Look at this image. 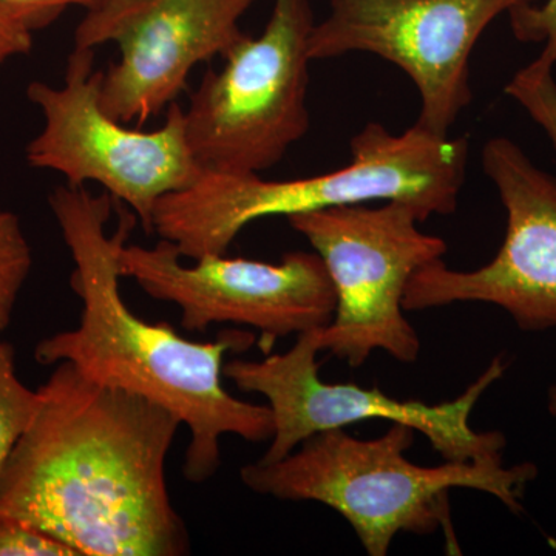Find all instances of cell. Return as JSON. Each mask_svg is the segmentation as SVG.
<instances>
[{"mask_svg": "<svg viewBox=\"0 0 556 556\" xmlns=\"http://www.w3.org/2000/svg\"><path fill=\"white\" fill-rule=\"evenodd\" d=\"M353 160L316 177L269 181L258 174L203 170L188 188L156 203L153 232L185 258L225 255L241 230L268 217L404 201L420 219L452 215L466 181L468 139L409 127L393 135L368 123L351 139Z\"/></svg>", "mask_w": 556, "mask_h": 556, "instance_id": "obj_3", "label": "cell"}, {"mask_svg": "<svg viewBox=\"0 0 556 556\" xmlns=\"http://www.w3.org/2000/svg\"><path fill=\"white\" fill-rule=\"evenodd\" d=\"M33 266L31 248L13 212L0 208V340Z\"/></svg>", "mask_w": 556, "mask_h": 556, "instance_id": "obj_14", "label": "cell"}, {"mask_svg": "<svg viewBox=\"0 0 556 556\" xmlns=\"http://www.w3.org/2000/svg\"><path fill=\"white\" fill-rule=\"evenodd\" d=\"M181 258L161 239L153 248L126 244L118 265L150 298L178 306L188 331L243 325L260 331L268 354L278 339L327 327L334 316V287L317 252H288L278 263L207 255L186 266Z\"/></svg>", "mask_w": 556, "mask_h": 556, "instance_id": "obj_9", "label": "cell"}, {"mask_svg": "<svg viewBox=\"0 0 556 556\" xmlns=\"http://www.w3.org/2000/svg\"><path fill=\"white\" fill-rule=\"evenodd\" d=\"M541 0H329V14L309 39L311 60L369 53L404 70L415 83L416 124L450 135L471 104L470 58L490 24Z\"/></svg>", "mask_w": 556, "mask_h": 556, "instance_id": "obj_10", "label": "cell"}, {"mask_svg": "<svg viewBox=\"0 0 556 556\" xmlns=\"http://www.w3.org/2000/svg\"><path fill=\"white\" fill-rule=\"evenodd\" d=\"M31 33L54 24L70 7L93 9L100 0H0Z\"/></svg>", "mask_w": 556, "mask_h": 556, "instance_id": "obj_18", "label": "cell"}, {"mask_svg": "<svg viewBox=\"0 0 556 556\" xmlns=\"http://www.w3.org/2000/svg\"><path fill=\"white\" fill-rule=\"evenodd\" d=\"M257 0H100L73 49L115 42L121 60L102 75L101 109L119 123H148L177 101L190 72L247 36L240 21Z\"/></svg>", "mask_w": 556, "mask_h": 556, "instance_id": "obj_12", "label": "cell"}, {"mask_svg": "<svg viewBox=\"0 0 556 556\" xmlns=\"http://www.w3.org/2000/svg\"><path fill=\"white\" fill-rule=\"evenodd\" d=\"M416 431L393 424L382 437L362 439L345 428L321 431L276 463L248 464L243 484L258 495L324 504L345 519L369 556H387L399 533L431 535L452 530L450 492L478 490L521 514L535 464L504 460L417 466L405 453Z\"/></svg>", "mask_w": 556, "mask_h": 556, "instance_id": "obj_4", "label": "cell"}, {"mask_svg": "<svg viewBox=\"0 0 556 556\" xmlns=\"http://www.w3.org/2000/svg\"><path fill=\"white\" fill-rule=\"evenodd\" d=\"M481 160L506 208L503 247L473 270L448 268L444 260L424 266L409 280L404 308L489 303L522 331L556 329V177L504 137L486 141Z\"/></svg>", "mask_w": 556, "mask_h": 556, "instance_id": "obj_11", "label": "cell"}, {"mask_svg": "<svg viewBox=\"0 0 556 556\" xmlns=\"http://www.w3.org/2000/svg\"><path fill=\"white\" fill-rule=\"evenodd\" d=\"M33 33L16 14L0 2V64L10 58L30 53Z\"/></svg>", "mask_w": 556, "mask_h": 556, "instance_id": "obj_19", "label": "cell"}, {"mask_svg": "<svg viewBox=\"0 0 556 556\" xmlns=\"http://www.w3.org/2000/svg\"><path fill=\"white\" fill-rule=\"evenodd\" d=\"M0 556H78L73 548L0 514Z\"/></svg>", "mask_w": 556, "mask_h": 556, "instance_id": "obj_17", "label": "cell"}, {"mask_svg": "<svg viewBox=\"0 0 556 556\" xmlns=\"http://www.w3.org/2000/svg\"><path fill=\"white\" fill-rule=\"evenodd\" d=\"M309 0H276L265 30L247 35L208 68L185 110L186 137L201 169H273L309 130Z\"/></svg>", "mask_w": 556, "mask_h": 556, "instance_id": "obj_6", "label": "cell"}, {"mask_svg": "<svg viewBox=\"0 0 556 556\" xmlns=\"http://www.w3.org/2000/svg\"><path fill=\"white\" fill-rule=\"evenodd\" d=\"M39 391L42 407L0 477V514L78 556L188 555V529L166 484L181 420L70 362Z\"/></svg>", "mask_w": 556, "mask_h": 556, "instance_id": "obj_1", "label": "cell"}, {"mask_svg": "<svg viewBox=\"0 0 556 556\" xmlns=\"http://www.w3.org/2000/svg\"><path fill=\"white\" fill-rule=\"evenodd\" d=\"M508 16L515 38L525 43H544L538 58L556 68V0L515 7Z\"/></svg>", "mask_w": 556, "mask_h": 556, "instance_id": "obj_16", "label": "cell"}, {"mask_svg": "<svg viewBox=\"0 0 556 556\" xmlns=\"http://www.w3.org/2000/svg\"><path fill=\"white\" fill-rule=\"evenodd\" d=\"M49 204L72 255L73 291L83 302L79 325L40 340V365L70 362L101 386L139 394L163 405L189 427L182 475L207 481L222 466V438L236 434L248 442L270 441L268 405L241 401L223 386L228 353H243L255 336L225 329L214 342L181 338L170 325L148 324L131 313L119 291V252L138 217L123 211L108 192L67 182L51 190Z\"/></svg>", "mask_w": 556, "mask_h": 556, "instance_id": "obj_2", "label": "cell"}, {"mask_svg": "<svg viewBox=\"0 0 556 556\" xmlns=\"http://www.w3.org/2000/svg\"><path fill=\"white\" fill-rule=\"evenodd\" d=\"M42 407V393L21 382L14 364V348L0 340V477L11 453L27 433Z\"/></svg>", "mask_w": 556, "mask_h": 556, "instance_id": "obj_13", "label": "cell"}, {"mask_svg": "<svg viewBox=\"0 0 556 556\" xmlns=\"http://www.w3.org/2000/svg\"><path fill=\"white\" fill-rule=\"evenodd\" d=\"M317 329L299 334L287 353H268L262 361L233 358L223 367V376L239 390L262 394L268 401L274 433L260 460L276 463L314 434L369 419L412 427L428 439L444 460H503L506 437L500 431L481 433L470 424L479 399L506 375L508 364L503 356L493 358L485 371L453 401L437 405L399 401L376 387L321 380Z\"/></svg>", "mask_w": 556, "mask_h": 556, "instance_id": "obj_7", "label": "cell"}, {"mask_svg": "<svg viewBox=\"0 0 556 556\" xmlns=\"http://www.w3.org/2000/svg\"><path fill=\"white\" fill-rule=\"evenodd\" d=\"M554 67L547 62L536 60L530 62L525 68L507 84L506 93L514 98L522 109L529 113L530 118L541 127L556 152V80Z\"/></svg>", "mask_w": 556, "mask_h": 556, "instance_id": "obj_15", "label": "cell"}, {"mask_svg": "<svg viewBox=\"0 0 556 556\" xmlns=\"http://www.w3.org/2000/svg\"><path fill=\"white\" fill-rule=\"evenodd\" d=\"M547 408L552 416L556 417V386H552L547 391Z\"/></svg>", "mask_w": 556, "mask_h": 556, "instance_id": "obj_20", "label": "cell"}, {"mask_svg": "<svg viewBox=\"0 0 556 556\" xmlns=\"http://www.w3.org/2000/svg\"><path fill=\"white\" fill-rule=\"evenodd\" d=\"M93 64L94 50L73 49L64 86H28V98L43 115L42 130L27 148L28 164L64 175L73 188L98 182L152 233L156 203L203 172L186 137L185 110L172 102L163 127L131 129L101 109L104 72H93Z\"/></svg>", "mask_w": 556, "mask_h": 556, "instance_id": "obj_8", "label": "cell"}, {"mask_svg": "<svg viewBox=\"0 0 556 556\" xmlns=\"http://www.w3.org/2000/svg\"><path fill=\"white\" fill-rule=\"evenodd\" d=\"M288 223L324 260L334 287V316L317 329L320 351L351 368L364 367L376 351L415 364L422 345L405 317V292L417 270L444 260L445 240L417 228L422 219L404 201L329 207Z\"/></svg>", "mask_w": 556, "mask_h": 556, "instance_id": "obj_5", "label": "cell"}]
</instances>
